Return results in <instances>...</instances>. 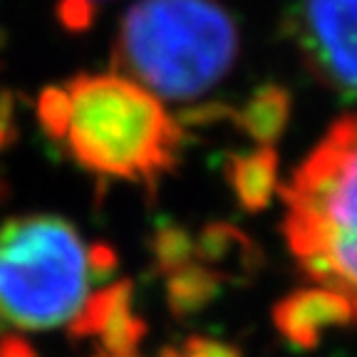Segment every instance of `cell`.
I'll use <instances>...</instances> for the list:
<instances>
[{
	"label": "cell",
	"instance_id": "12",
	"mask_svg": "<svg viewBox=\"0 0 357 357\" xmlns=\"http://www.w3.org/2000/svg\"><path fill=\"white\" fill-rule=\"evenodd\" d=\"M151 256H154V266L159 273L172 275L174 271L184 268L191 263L194 256V238L191 234L172 221H162L156 226L154 236L149 241Z\"/></svg>",
	"mask_w": 357,
	"mask_h": 357
},
{
	"label": "cell",
	"instance_id": "7",
	"mask_svg": "<svg viewBox=\"0 0 357 357\" xmlns=\"http://www.w3.org/2000/svg\"><path fill=\"white\" fill-rule=\"evenodd\" d=\"M223 174L241 208L258 213L268 208L278 191V154L273 146L258 144L245 154H231L226 159Z\"/></svg>",
	"mask_w": 357,
	"mask_h": 357
},
{
	"label": "cell",
	"instance_id": "2",
	"mask_svg": "<svg viewBox=\"0 0 357 357\" xmlns=\"http://www.w3.org/2000/svg\"><path fill=\"white\" fill-rule=\"evenodd\" d=\"M238 47L234 17L216 0H139L122 17L112 67L159 100L191 102L231 73Z\"/></svg>",
	"mask_w": 357,
	"mask_h": 357
},
{
	"label": "cell",
	"instance_id": "11",
	"mask_svg": "<svg viewBox=\"0 0 357 357\" xmlns=\"http://www.w3.org/2000/svg\"><path fill=\"white\" fill-rule=\"evenodd\" d=\"M132 293H134V283L129 278H124V280H119V283L95 293V296L84 303L82 310H77V315L70 320L67 335L75 337V340L100 335L102 328L107 325V320L114 315V310H117L119 305H124V303H132Z\"/></svg>",
	"mask_w": 357,
	"mask_h": 357
},
{
	"label": "cell",
	"instance_id": "18",
	"mask_svg": "<svg viewBox=\"0 0 357 357\" xmlns=\"http://www.w3.org/2000/svg\"><path fill=\"white\" fill-rule=\"evenodd\" d=\"M0 357H40V355L20 335H3L0 337Z\"/></svg>",
	"mask_w": 357,
	"mask_h": 357
},
{
	"label": "cell",
	"instance_id": "9",
	"mask_svg": "<svg viewBox=\"0 0 357 357\" xmlns=\"http://www.w3.org/2000/svg\"><path fill=\"white\" fill-rule=\"evenodd\" d=\"M226 275L216 273L206 266L178 268L167 280V305L176 320H189L206 310L221 293V283Z\"/></svg>",
	"mask_w": 357,
	"mask_h": 357
},
{
	"label": "cell",
	"instance_id": "14",
	"mask_svg": "<svg viewBox=\"0 0 357 357\" xmlns=\"http://www.w3.org/2000/svg\"><path fill=\"white\" fill-rule=\"evenodd\" d=\"M119 258L107 243H92L87 248V275L89 283H105L117 273Z\"/></svg>",
	"mask_w": 357,
	"mask_h": 357
},
{
	"label": "cell",
	"instance_id": "3",
	"mask_svg": "<svg viewBox=\"0 0 357 357\" xmlns=\"http://www.w3.org/2000/svg\"><path fill=\"white\" fill-rule=\"evenodd\" d=\"M278 191L296 263L310 280L340 293L357 323V112L325 132Z\"/></svg>",
	"mask_w": 357,
	"mask_h": 357
},
{
	"label": "cell",
	"instance_id": "17",
	"mask_svg": "<svg viewBox=\"0 0 357 357\" xmlns=\"http://www.w3.org/2000/svg\"><path fill=\"white\" fill-rule=\"evenodd\" d=\"M17 139L15 124V95L10 89H0V151H6Z\"/></svg>",
	"mask_w": 357,
	"mask_h": 357
},
{
	"label": "cell",
	"instance_id": "1",
	"mask_svg": "<svg viewBox=\"0 0 357 357\" xmlns=\"http://www.w3.org/2000/svg\"><path fill=\"white\" fill-rule=\"evenodd\" d=\"M67 154L102 178L156 184L178 162L181 122L149 89L119 73H79L62 84Z\"/></svg>",
	"mask_w": 357,
	"mask_h": 357
},
{
	"label": "cell",
	"instance_id": "4",
	"mask_svg": "<svg viewBox=\"0 0 357 357\" xmlns=\"http://www.w3.org/2000/svg\"><path fill=\"white\" fill-rule=\"evenodd\" d=\"M87 288V248L67 218L40 213L0 229V318L22 330L60 328Z\"/></svg>",
	"mask_w": 357,
	"mask_h": 357
},
{
	"label": "cell",
	"instance_id": "15",
	"mask_svg": "<svg viewBox=\"0 0 357 357\" xmlns=\"http://www.w3.org/2000/svg\"><path fill=\"white\" fill-rule=\"evenodd\" d=\"M97 6H92L89 0H60L57 6V17L67 30L73 33H82L92 25Z\"/></svg>",
	"mask_w": 357,
	"mask_h": 357
},
{
	"label": "cell",
	"instance_id": "19",
	"mask_svg": "<svg viewBox=\"0 0 357 357\" xmlns=\"http://www.w3.org/2000/svg\"><path fill=\"white\" fill-rule=\"evenodd\" d=\"M89 3H92V6H97V3H100V0H89Z\"/></svg>",
	"mask_w": 357,
	"mask_h": 357
},
{
	"label": "cell",
	"instance_id": "16",
	"mask_svg": "<svg viewBox=\"0 0 357 357\" xmlns=\"http://www.w3.org/2000/svg\"><path fill=\"white\" fill-rule=\"evenodd\" d=\"M181 357H243V355H241L238 347L229 345V342L194 335L181 347Z\"/></svg>",
	"mask_w": 357,
	"mask_h": 357
},
{
	"label": "cell",
	"instance_id": "8",
	"mask_svg": "<svg viewBox=\"0 0 357 357\" xmlns=\"http://www.w3.org/2000/svg\"><path fill=\"white\" fill-rule=\"evenodd\" d=\"M234 119L256 144L271 146L290 119V95L278 84H263L238 112H234Z\"/></svg>",
	"mask_w": 357,
	"mask_h": 357
},
{
	"label": "cell",
	"instance_id": "5",
	"mask_svg": "<svg viewBox=\"0 0 357 357\" xmlns=\"http://www.w3.org/2000/svg\"><path fill=\"white\" fill-rule=\"evenodd\" d=\"M296 40L320 82L357 95V0H301Z\"/></svg>",
	"mask_w": 357,
	"mask_h": 357
},
{
	"label": "cell",
	"instance_id": "6",
	"mask_svg": "<svg viewBox=\"0 0 357 357\" xmlns=\"http://www.w3.org/2000/svg\"><path fill=\"white\" fill-rule=\"evenodd\" d=\"M352 323V307L330 288H301L273 305V325L301 350H315L325 328Z\"/></svg>",
	"mask_w": 357,
	"mask_h": 357
},
{
	"label": "cell",
	"instance_id": "10",
	"mask_svg": "<svg viewBox=\"0 0 357 357\" xmlns=\"http://www.w3.org/2000/svg\"><path fill=\"white\" fill-rule=\"evenodd\" d=\"M194 253L204 263H231L236 261L245 273H256L263 263L261 248L253 243L234 223L213 221L204 226L194 241Z\"/></svg>",
	"mask_w": 357,
	"mask_h": 357
},
{
	"label": "cell",
	"instance_id": "13",
	"mask_svg": "<svg viewBox=\"0 0 357 357\" xmlns=\"http://www.w3.org/2000/svg\"><path fill=\"white\" fill-rule=\"evenodd\" d=\"M129 305L132 303L119 305L102 328V347L112 357H134L139 350V342L146 337V330H149L144 320L134 318Z\"/></svg>",
	"mask_w": 357,
	"mask_h": 357
}]
</instances>
